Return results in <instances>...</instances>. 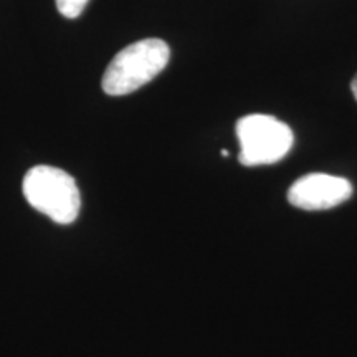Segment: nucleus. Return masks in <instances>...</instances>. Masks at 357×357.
Masks as SVG:
<instances>
[{
	"label": "nucleus",
	"instance_id": "nucleus-5",
	"mask_svg": "<svg viewBox=\"0 0 357 357\" xmlns=\"http://www.w3.org/2000/svg\"><path fill=\"white\" fill-rule=\"evenodd\" d=\"M89 0H56V8L66 19H77L86 7Z\"/></svg>",
	"mask_w": 357,
	"mask_h": 357
},
{
	"label": "nucleus",
	"instance_id": "nucleus-7",
	"mask_svg": "<svg viewBox=\"0 0 357 357\" xmlns=\"http://www.w3.org/2000/svg\"><path fill=\"white\" fill-rule=\"evenodd\" d=\"M220 154L223 155V158H229V151H222Z\"/></svg>",
	"mask_w": 357,
	"mask_h": 357
},
{
	"label": "nucleus",
	"instance_id": "nucleus-2",
	"mask_svg": "<svg viewBox=\"0 0 357 357\" xmlns=\"http://www.w3.org/2000/svg\"><path fill=\"white\" fill-rule=\"evenodd\" d=\"M24 195L35 211L68 225L79 215L82 197L75 178L52 166H35L24 177Z\"/></svg>",
	"mask_w": 357,
	"mask_h": 357
},
{
	"label": "nucleus",
	"instance_id": "nucleus-6",
	"mask_svg": "<svg viewBox=\"0 0 357 357\" xmlns=\"http://www.w3.org/2000/svg\"><path fill=\"white\" fill-rule=\"evenodd\" d=\"M351 91H352V95H354L356 101H357V75H356L354 79H352V83H351Z\"/></svg>",
	"mask_w": 357,
	"mask_h": 357
},
{
	"label": "nucleus",
	"instance_id": "nucleus-3",
	"mask_svg": "<svg viewBox=\"0 0 357 357\" xmlns=\"http://www.w3.org/2000/svg\"><path fill=\"white\" fill-rule=\"evenodd\" d=\"M240 162L247 167L270 166L291 151V128L268 114H248L236 123Z\"/></svg>",
	"mask_w": 357,
	"mask_h": 357
},
{
	"label": "nucleus",
	"instance_id": "nucleus-1",
	"mask_svg": "<svg viewBox=\"0 0 357 357\" xmlns=\"http://www.w3.org/2000/svg\"><path fill=\"white\" fill-rule=\"evenodd\" d=\"M171 58L169 45L159 38H146L128 45L113 58L102 77V89L109 96H124L158 77Z\"/></svg>",
	"mask_w": 357,
	"mask_h": 357
},
{
	"label": "nucleus",
	"instance_id": "nucleus-4",
	"mask_svg": "<svg viewBox=\"0 0 357 357\" xmlns=\"http://www.w3.org/2000/svg\"><path fill=\"white\" fill-rule=\"evenodd\" d=\"M352 185L342 177L329 174H307L298 178L288 190V202L301 211H328L346 202Z\"/></svg>",
	"mask_w": 357,
	"mask_h": 357
}]
</instances>
